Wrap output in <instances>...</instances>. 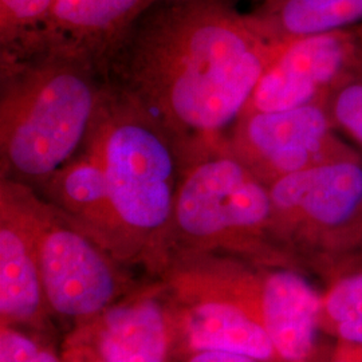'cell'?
Returning a JSON list of instances; mask_svg holds the SVG:
<instances>
[{"mask_svg":"<svg viewBox=\"0 0 362 362\" xmlns=\"http://www.w3.org/2000/svg\"><path fill=\"white\" fill-rule=\"evenodd\" d=\"M282 46L252 15L196 0L124 35L106 57L104 73L112 90L168 134L182 164L227 145Z\"/></svg>","mask_w":362,"mask_h":362,"instance_id":"obj_1","label":"cell"},{"mask_svg":"<svg viewBox=\"0 0 362 362\" xmlns=\"http://www.w3.org/2000/svg\"><path fill=\"white\" fill-rule=\"evenodd\" d=\"M104 70L58 52L1 55V177L39 188L86 143L109 94Z\"/></svg>","mask_w":362,"mask_h":362,"instance_id":"obj_2","label":"cell"},{"mask_svg":"<svg viewBox=\"0 0 362 362\" xmlns=\"http://www.w3.org/2000/svg\"><path fill=\"white\" fill-rule=\"evenodd\" d=\"M94 129L110 202L136 266L158 276L168 258L180 182L179 151L152 118L112 89Z\"/></svg>","mask_w":362,"mask_h":362,"instance_id":"obj_3","label":"cell"},{"mask_svg":"<svg viewBox=\"0 0 362 362\" xmlns=\"http://www.w3.org/2000/svg\"><path fill=\"white\" fill-rule=\"evenodd\" d=\"M180 254H221L303 270L275 239L269 187L227 145L181 164L167 262Z\"/></svg>","mask_w":362,"mask_h":362,"instance_id":"obj_4","label":"cell"},{"mask_svg":"<svg viewBox=\"0 0 362 362\" xmlns=\"http://www.w3.org/2000/svg\"><path fill=\"white\" fill-rule=\"evenodd\" d=\"M158 278L176 294L215 298L245 311L284 362H310L317 353L321 294L300 270L221 254H180L168 259Z\"/></svg>","mask_w":362,"mask_h":362,"instance_id":"obj_5","label":"cell"},{"mask_svg":"<svg viewBox=\"0 0 362 362\" xmlns=\"http://www.w3.org/2000/svg\"><path fill=\"white\" fill-rule=\"evenodd\" d=\"M39 263L52 318L70 329L90 321L141 284L129 266L82 233L46 199L40 211Z\"/></svg>","mask_w":362,"mask_h":362,"instance_id":"obj_6","label":"cell"},{"mask_svg":"<svg viewBox=\"0 0 362 362\" xmlns=\"http://www.w3.org/2000/svg\"><path fill=\"white\" fill-rule=\"evenodd\" d=\"M278 243L305 267L362 203V157L326 163L269 185Z\"/></svg>","mask_w":362,"mask_h":362,"instance_id":"obj_7","label":"cell"},{"mask_svg":"<svg viewBox=\"0 0 362 362\" xmlns=\"http://www.w3.org/2000/svg\"><path fill=\"white\" fill-rule=\"evenodd\" d=\"M227 146L267 187L305 169L361 157L337 132L324 103L242 115Z\"/></svg>","mask_w":362,"mask_h":362,"instance_id":"obj_8","label":"cell"},{"mask_svg":"<svg viewBox=\"0 0 362 362\" xmlns=\"http://www.w3.org/2000/svg\"><path fill=\"white\" fill-rule=\"evenodd\" d=\"M64 344L86 348L105 362H176L173 294L161 278L148 276L97 317L70 329Z\"/></svg>","mask_w":362,"mask_h":362,"instance_id":"obj_9","label":"cell"},{"mask_svg":"<svg viewBox=\"0 0 362 362\" xmlns=\"http://www.w3.org/2000/svg\"><path fill=\"white\" fill-rule=\"evenodd\" d=\"M42 204L33 187L0 179V325L52 336L39 263Z\"/></svg>","mask_w":362,"mask_h":362,"instance_id":"obj_10","label":"cell"},{"mask_svg":"<svg viewBox=\"0 0 362 362\" xmlns=\"http://www.w3.org/2000/svg\"><path fill=\"white\" fill-rule=\"evenodd\" d=\"M362 45L354 28L284 40L242 115L325 103L360 67Z\"/></svg>","mask_w":362,"mask_h":362,"instance_id":"obj_11","label":"cell"},{"mask_svg":"<svg viewBox=\"0 0 362 362\" xmlns=\"http://www.w3.org/2000/svg\"><path fill=\"white\" fill-rule=\"evenodd\" d=\"M35 191L117 260L129 267L136 266L110 202L94 127L77 155Z\"/></svg>","mask_w":362,"mask_h":362,"instance_id":"obj_12","label":"cell"},{"mask_svg":"<svg viewBox=\"0 0 362 362\" xmlns=\"http://www.w3.org/2000/svg\"><path fill=\"white\" fill-rule=\"evenodd\" d=\"M153 0H57L18 49L1 55L58 52L89 59L104 70L106 57L130 22Z\"/></svg>","mask_w":362,"mask_h":362,"instance_id":"obj_13","label":"cell"},{"mask_svg":"<svg viewBox=\"0 0 362 362\" xmlns=\"http://www.w3.org/2000/svg\"><path fill=\"white\" fill-rule=\"evenodd\" d=\"M172 294L177 322V360L199 351H228L259 361L284 362L272 338L245 311L215 298Z\"/></svg>","mask_w":362,"mask_h":362,"instance_id":"obj_14","label":"cell"},{"mask_svg":"<svg viewBox=\"0 0 362 362\" xmlns=\"http://www.w3.org/2000/svg\"><path fill=\"white\" fill-rule=\"evenodd\" d=\"M276 40L309 37L362 25V0H266L252 13Z\"/></svg>","mask_w":362,"mask_h":362,"instance_id":"obj_15","label":"cell"},{"mask_svg":"<svg viewBox=\"0 0 362 362\" xmlns=\"http://www.w3.org/2000/svg\"><path fill=\"white\" fill-rule=\"evenodd\" d=\"M338 275L321 294L320 330L338 341L362 345V263L327 262Z\"/></svg>","mask_w":362,"mask_h":362,"instance_id":"obj_16","label":"cell"},{"mask_svg":"<svg viewBox=\"0 0 362 362\" xmlns=\"http://www.w3.org/2000/svg\"><path fill=\"white\" fill-rule=\"evenodd\" d=\"M57 0H0L1 54L18 49L45 22Z\"/></svg>","mask_w":362,"mask_h":362,"instance_id":"obj_17","label":"cell"},{"mask_svg":"<svg viewBox=\"0 0 362 362\" xmlns=\"http://www.w3.org/2000/svg\"><path fill=\"white\" fill-rule=\"evenodd\" d=\"M324 104L337 132L362 149V71L344 79Z\"/></svg>","mask_w":362,"mask_h":362,"instance_id":"obj_18","label":"cell"},{"mask_svg":"<svg viewBox=\"0 0 362 362\" xmlns=\"http://www.w3.org/2000/svg\"><path fill=\"white\" fill-rule=\"evenodd\" d=\"M0 362H64L52 336L0 325Z\"/></svg>","mask_w":362,"mask_h":362,"instance_id":"obj_19","label":"cell"},{"mask_svg":"<svg viewBox=\"0 0 362 362\" xmlns=\"http://www.w3.org/2000/svg\"><path fill=\"white\" fill-rule=\"evenodd\" d=\"M322 262L362 263V203L349 223L327 242L310 266Z\"/></svg>","mask_w":362,"mask_h":362,"instance_id":"obj_20","label":"cell"},{"mask_svg":"<svg viewBox=\"0 0 362 362\" xmlns=\"http://www.w3.org/2000/svg\"><path fill=\"white\" fill-rule=\"evenodd\" d=\"M176 362H263L245 354L228 351H199L188 354Z\"/></svg>","mask_w":362,"mask_h":362,"instance_id":"obj_21","label":"cell"},{"mask_svg":"<svg viewBox=\"0 0 362 362\" xmlns=\"http://www.w3.org/2000/svg\"><path fill=\"white\" fill-rule=\"evenodd\" d=\"M326 362H362V345L339 341L338 348Z\"/></svg>","mask_w":362,"mask_h":362,"instance_id":"obj_22","label":"cell"},{"mask_svg":"<svg viewBox=\"0 0 362 362\" xmlns=\"http://www.w3.org/2000/svg\"><path fill=\"white\" fill-rule=\"evenodd\" d=\"M61 351L64 362H105L100 357H97L93 351L82 346L64 344Z\"/></svg>","mask_w":362,"mask_h":362,"instance_id":"obj_23","label":"cell"},{"mask_svg":"<svg viewBox=\"0 0 362 362\" xmlns=\"http://www.w3.org/2000/svg\"><path fill=\"white\" fill-rule=\"evenodd\" d=\"M354 31H356V34H357V37L360 39V42L362 43V25H360L358 27H356L354 28Z\"/></svg>","mask_w":362,"mask_h":362,"instance_id":"obj_24","label":"cell"},{"mask_svg":"<svg viewBox=\"0 0 362 362\" xmlns=\"http://www.w3.org/2000/svg\"><path fill=\"white\" fill-rule=\"evenodd\" d=\"M362 45V43H361ZM358 70L362 71V49H361V58H360V67H358Z\"/></svg>","mask_w":362,"mask_h":362,"instance_id":"obj_25","label":"cell"}]
</instances>
